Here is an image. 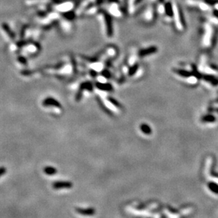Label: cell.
I'll return each mask as SVG.
<instances>
[{
  "instance_id": "obj_1",
  "label": "cell",
  "mask_w": 218,
  "mask_h": 218,
  "mask_svg": "<svg viewBox=\"0 0 218 218\" xmlns=\"http://www.w3.org/2000/svg\"><path fill=\"white\" fill-rule=\"evenodd\" d=\"M204 29L205 31H204L203 38H202V44L203 47L208 48L212 46L214 41V31L211 25L208 24V23L205 25Z\"/></svg>"
},
{
  "instance_id": "obj_8",
  "label": "cell",
  "mask_w": 218,
  "mask_h": 218,
  "mask_svg": "<svg viewBox=\"0 0 218 218\" xmlns=\"http://www.w3.org/2000/svg\"><path fill=\"white\" fill-rule=\"evenodd\" d=\"M76 212L81 215H92L93 214V210L91 209H81V208H76Z\"/></svg>"
},
{
  "instance_id": "obj_6",
  "label": "cell",
  "mask_w": 218,
  "mask_h": 218,
  "mask_svg": "<svg viewBox=\"0 0 218 218\" xmlns=\"http://www.w3.org/2000/svg\"><path fill=\"white\" fill-rule=\"evenodd\" d=\"M154 15H155V12L152 9H149L147 12L145 13L144 18L146 21H152L154 19Z\"/></svg>"
},
{
  "instance_id": "obj_12",
  "label": "cell",
  "mask_w": 218,
  "mask_h": 218,
  "mask_svg": "<svg viewBox=\"0 0 218 218\" xmlns=\"http://www.w3.org/2000/svg\"><path fill=\"white\" fill-rule=\"evenodd\" d=\"M6 172H7V169H6V168H4V167L0 168V176H2L3 174H4L6 173Z\"/></svg>"
},
{
  "instance_id": "obj_4",
  "label": "cell",
  "mask_w": 218,
  "mask_h": 218,
  "mask_svg": "<svg viewBox=\"0 0 218 218\" xmlns=\"http://www.w3.org/2000/svg\"><path fill=\"white\" fill-rule=\"evenodd\" d=\"M52 186L54 189H71L73 184L69 181H57L53 183Z\"/></svg>"
},
{
  "instance_id": "obj_7",
  "label": "cell",
  "mask_w": 218,
  "mask_h": 218,
  "mask_svg": "<svg viewBox=\"0 0 218 218\" xmlns=\"http://www.w3.org/2000/svg\"><path fill=\"white\" fill-rule=\"evenodd\" d=\"M202 122L205 123H215L216 120V118H215L214 115H205L203 117V118H201Z\"/></svg>"
},
{
  "instance_id": "obj_3",
  "label": "cell",
  "mask_w": 218,
  "mask_h": 218,
  "mask_svg": "<svg viewBox=\"0 0 218 218\" xmlns=\"http://www.w3.org/2000/svg\"><path fill=\"white\" fill-rule=\"evenodd\" d=\"M104 101H105V106H107V109L112 113L118 114L121 111L120 105L112 98H106Z\"/></svg>"
},
{
  "instance_id": "obj_11",
  "label": "cell",
  "mask_w": 218,
  "mask_h": 218,
  "mask_svg": "<svg viewBox=\"0 0 218 218\" xmlns=\"http://www.w3.org/2000/svg\"><path fill=\"white\" fill-rule=\"evenodd\" d=\"M141 128V131H142L143 133H146V134H148V133H150V128L147 124H142Z\"/></svg>"
},
{
  "instance_id": "obj_9",
  "label": "cell",
  "mask_w": 218,
  "mask_h": 218,
  "mask_svg": "<svg viewBox=\"0 0 218 218\" xmlns=\"http://www.w3.org/2000/svg\"><path fill=\"white\" fill-rule=\"evenodd\" d=\"M44 171L45 173H46L47 175H52L57 173V170H56V169H54V168H53L52 167H46Z\"/></svg>"
},
{
  "instance_id": "obj_2",
  "label": "cell",
  "mask_w": 218,
  "mask_h": 218,
  "mask_svg": "<svg viewBox=\"0 0 218 218\" xmlns=\"http://www.w3.org/2000/svg\"><path fill=\"white\" fill-rule=\"evenodd\" d=\"M180 10L176 4H173V17L172 20L174 21V25L176 29L179 31H182L184 29V23H183V17L180 13Z\"/></svg>"
},
{
  "instance_id": "obj_10",
  "label": "cell",
  "mask_w": 218,
  "mask_h": 218,
  "mask_svg": "<svg viewBox=\"0 0 218 218\" xmlns=\"http://www.w3.org/2000/svg\"><path fill=\"white\" fill-rule=\"evenodd\" d=\"M2 28H3V29H4V31H5L7 33L8 36H10L11 38H13L14 37V33H12V31H11L10 29H9V26H8L5 23H4L2 24Z\"/></svg>"
},
{
  "instance_id": "obj_5",
  "label": "cell",
  "mask_w": 218,
  "mask_h": 218,
  "mask_svg": "<svg viewBox=\"0 0 218 218\" xmlns=\"http://www.w3.org/2000/svg\"><path fill=\"white\" fill-rule=\"evenodd\" d=\"M157 48L155 47H150V48H145V49H143L142 51H139V54H138V56L139 57H146V56L148 55H150L153 54V53H156Z\"/></svg>"
}]
</instances>
